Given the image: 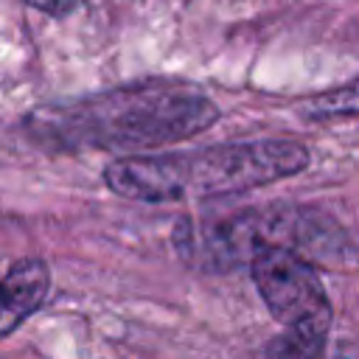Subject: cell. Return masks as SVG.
Here are the masks:
<instances>
[{
	"label": "cell",
	"instance_id": "5",
	"mask_svg": "<svg viewBox=\"0 0 359 359\" xmlns=\"http://www.w3.org/2000/svg\"><path fill=\"white\" fill-rule=\"evenodd\" d=\"M331 317H311L286 325L275 339L266 342L261 359H320L328 339Z\"/></svg>",
	"mask_w": 359,
	"mask_h": 359
},
{
	"label": "cell",
	"instance_id": "6",
	"mask_svg": "<svg viewBox=\"0 0 359 359\" xmlns=\"http://www.w3.org/2000/svg\"><path fill=\"white\" fill-rule=\"evenodd\" d=\"M306 112L311 118H345V115L351 118V115H359V79L311 98Z\"/></svg>",
	"mask_w": 359,
	"mask_h": 359
},
{
	"label": "cell",
	"instance_id": "7",
	"mask_svg": "<svg viewBox=\"0 0 359 359\" xmlns=\"http://www.w3.org/2000/svg\"><path fill=\"white\" fill-rule=\"evenodd\" d=\"M28 6L45 11V14H67L73 8H79L84 0H25Z\"/></svg>",
	"mask_w": 359,
	"mask_h": 359
},
{
	"label": "cell",
	"instance_id": "4",
	"mask_svg": "<svg viewBox=\"0 0 359 359\" xmlns=\"http://www.w3.org/2000/svg\"><path fill=\"white\" fill-rule=\"evenodd\" d=\"M50 292V269L42 258L17 261L0 280V337L28 320Z\"/></svg>",
	"mask_w": 359,
	"mask_h": 359
},
{
	"label": "cell",
	"instance_id": "8",
	"mask_svg": "<svg viewBox=\"0 0 359 359\" xmlns=\"http://www.w3.org/2000/svg\"><path fill=\"white\" fill-rule=\"evenodd\" d=\"M337 359H359V356H337Z\"/></svg>",
	"mask_w": 359,
	"mask_h": 359
},
{
	"label": "cell",
	"instance_id": "1",
	"mask_svg": "<svg viewBox=\"0 0 359 359\" xmlns=\"http://www.w3.org/2000/svg\"><path fill=\"white\" fill-rule=\"evenodd\" d=\"M219 118V107L191 81L146 79L67 107L39 109L28 129L59 149H154L188 140Z\"/></svg>",
	"mask_w": 359,
	"mask_h": 359
},
{
	"label": "cell",
	"instance_id": "2",
	"mask_svg": "<svg viewBox=\"0 0 359 359\" xmlns=\"http://www.w3.org/2000/svg\"><path fill=\"white\" fill-rule=\"evenodd\" d=\"M309 151L297 140L269 137L219 143L196 151L135 154L104 168L112 194L135 202H174L182 196H219L269 185L300 174Z\"/></svg>",
	"mask_w": 359,
	"mask_h": 359
},
{
	"label": "cell",
	"instance_id": "3",
	"mask_svg": "<svg viewBox=\"0 0 359 359\" xmlns=\"http://www.w3.org/2000/svg\"><path fill=\"white\" fill-rule=\"evenodd\" d=\"M250 272L261 300L278 323L294 325L311 317H331L325 286L303 255L283 247H264L252 255Z\"/></svg>",
	"mask_w": 359,
	"mask_h": 359
}]
</instances>
